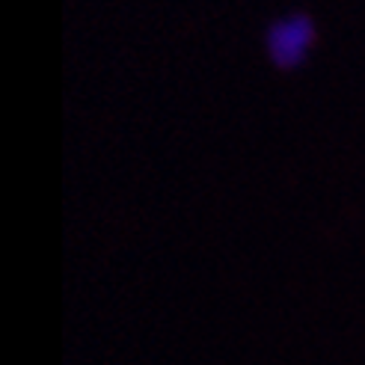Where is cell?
Returning <instances> with one entry per match:
<instances>
[{"label": "cell", "mask_w": 365, "mask_h": 365, "mask_svg": "<svg viewBox=\"0 0 365 365\" xmlns=\"http://www.w3.org/2000/svg\"><path fill=\"white\" fill-rule=\"evenodd\" d=\"M315 42H318V27H315L312 18L303 15V12L282 15L277 21H270L264 30L267 60L282 71L297 68L309 57V51L315 48Z\"/></svg>", "instance_id": "1"}]
</instances>
